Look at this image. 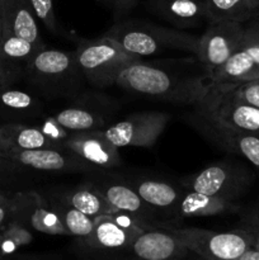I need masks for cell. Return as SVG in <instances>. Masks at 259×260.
I'll list each match as a JSON object with an SVG mask.
<instances>
[{
  "label": "cell",
  "mask_w": 259,
  "mask_h": 260,
  "mask_svg": "<svg viewBox=\"0 0 259 260\" xmlns=\"http://www.w3.org/2000/svg\"><path fill=\"white\" fill-rule=\"evenodd\" d=\"M15 193H9V192H5V190L0 189V205H4V203L10 202V201L14 198Z\"/></svg>",
  "instance_id": "cell-40"
},
{
  "label": "cell",
  "mask_w": 259,
  "mask_h": 260,
  "mask_svg": "<svg viewBox=\"0 0 259 260\" xmlns=\"http://www.w3.org/2000/svg\"><path fill=\"white\" fill-rule=\"evenodd\" d=\"M170 116L161 112H142L126 117L103 129V135L116 147H151L164 132Z\"/></svg>",
  "instance_id": "cell-9"
},
{
  "label": "cell",
  "mask_w": 259,
  "mask_h": 260,
  "mask_svg": "<svg viewBox=\"0 0 259 260\" xmlns=\"http://www.w3.org/2000/svg\"><path fill=\"white\" fill-rule=\"evenodd\" d=\"M52 117L60 126L70 132H86L103 129L104 119L95 112L81 107H69L55 113Z\"/></svg>",
  "instance_id": "cell-27"
},
{
  "label": "cell",
  "mask_w": 259,
  "mask_h": 260,
  "mask_svg": "<svg viewBox=\"0 0 259 260\" xmlns=\"http://www.w3.org/2000/svg\"><path fill=\"white\" fill-rule=\"evenodd\" d=\"M244 35V24L222 22L208 24L200 37L197 57L202 63L206 79L211 81L216 73L233 56L240 45Z\"/></svg>",
  "instance_id": "cell-8"
},
{
  "label": "cell",
  "mask_w": 259,
  "mask_h": 260,
  "mask_svg": "<svg viewBox=\"0 0 259 260\" xmlns=\"http://www.w3.org/2000/svg\"><path fill=\"white\" fill-rule=\"evenodd\" d=\"M239 208L235 201L212 197L193 190H183L173 215L178 217H206L235 212Z\"/></svg>",
  "instance_id": "cell-21"
},
{
  "label": "cell",
  "mask_w": 259,
  "mask_h": 260,
  "mask_svg": "<svg viewBox=\"0 0 259 260\" xmlns=\"http://www.w3.org/2000/svg\"><path fill=\"white\" fill-rule=\"evenodd\" d=\"M114 84L130 93L175 104H190L196 108L216 101L228 89L197 76H179L164 69L134 61L116 76Z\"/></svg>",
  "instance_id": "cell-1"
},
{
  "label": "cell",
  "mask_w": 259,
  "mask_h": 260,
  "mask_svg": "<svg viewBox=\"0 0 259 260\" xmlns=\"http://www.w3.org/2000/svg\"><path fill=\"white\" fill-rule=\"evenodd\" d=\"M63 149L99 169H111L121 164L118 147L106 139L103 129L73 132L63 144Z\"/></svg>",
  "instance_id": "cell-14"
},
{
  "label": "cell",
  "mask_w": 259,
  "mask_h": 260,
  "mask_svg": "<svg viewBox=\"0 0 259 260\" xmlns=\"http://www.w3.org/2000/svg\"><path fill=\"white\" fill-rule=\"evenodd\" d=\"M187 248L206 260H238L253 246L250 233L245 229L217 233L203 229H169Z\"/></svg>",
  "instance_id": "cell-5"
},
{
  "label": "cell",
  "mask_w": 259,
  "mask_h": 260,
  "mask_svg": "<svg viewBox=\"0 0 259 260\" xmlns=\"http://www.w3.org/2000/svg\"><path fill=\"white\" fill-rule=\"evenodd\" d=\"M42 104L27 91L10 86L0 89V117L9 119H24L38 116Z\"/></svg>",
  "instance_id": "cell-25"
},
{
  "label": "cell",
  "mask_w": 259,
  "mask_h": 260,
  "mask_svg": "<svg viewBox=\"0 0 259 260\" xmlns=\"http://www.w3.org/2000/svg\"><path fill=\"white\" fill-rule=\"evenodd\" d=\"M258 2H259V0H258Z\"/></svg>",
  "instance_id": "cell-44"
},
{
  "label": "cell",
  "mask_w": 259,
  "mask_h": 260,
  "mask_svg": "<svg viewBox=\"0 0 259 260\" xmlns=\"http://www.w3.org/2000/svg\"><path fill=\"white\" fill-rule=\"evenodd\" d=\"M147 7L178 28L196 27L206 20L203 0H147Z\"/></svg>",
  "instance_id": "cell-20"
},
{
  "label": "cell",
  "mask_w": 259,
  "mask_h": 260,
  "mask_svg": "<svg viewBox=\"0 0 259 260\" xmlns=\"http://www.w3.org/2000/svg\"><path fill=\"white\" fill-rule=\"evenodd\" d=\"M244 229L250 233L251 239H253V248L259 253V218H256L253 215L246 221V225Z\"/></svg>",
  "instance_id": "cell-36"
},
{
  "label": "cell",
  "mask_w": 259,
  "mask_h": 260,
  "mask_svg": "<svg viewBox=\"0 0 259 260\" xmlns=\"http://www.w3.org/2000/svg\"><path fill=\"white\" fill-rule=\"evenodd\" d=\"M17 215L15 218L27 228L48 235H70L58 217L52 202L35 190L17 193Z\"/></svg>",
  "instance_id": "cell-13"
},
{
  "label": "cell",
  "mask_w": 259,
  "mask_h": 260,
  "mask_svg": "<svg viewBox=\"0 0 259 260\" xmlns=\"http://www.w3.org/2000/svg\"><path fill=\"white\" fill-rule=\"evenodd\" d=\"M38 127L42 129L45 136L51 142V146L58 147V149H63V144L70 137V135L73 134V132L63 128L62 126H60L52 117H48V118L43 119L42 123Z\"/></svg>",
  "instance_id": "cell-32"
},
{
  "label": "cell",
  "mask_w": 259,
  "mask_h": 260,
  "mask_svg": "<svg viewBox=\"0 0 259 260\" xmlns=\"http://www.w3.org/2000/svg\"><path fill=\"white\" fill-rule=\"evenodd\" d=\"M238 260H259V253L251 246Z\"/></svg>",
  "instance_id": "cell-39"
},
{
  "label": "cell",
  "mask_w": 259,
  "mask_h": 260,
  "mask_svg": "<svg viewBox=\"0 0 259 260\" xmlns=\"http://www.w3.org/2000/svg\"><path fill=\"white\" fill-rule=\"evenodd\" d=\"M131 249L141 260H172L187 251L170 230H144L132 241Z\"/></svg>",
  "instance_id": "cell-16"
},
{
  "label": "cell",
  "mask_w": 259,
  "mask_h": 260,
  "mask_svg": "<svg viewBox=\"0 0 259 260\" xmlns=\"http://www.w3.org/2000/svg\"><path fill=\"white\" fill-rule=\"evenodd\" d=\"M40 47L33 43L7 33L0 42V71L10 85L24 78L33 55Z\"/></svg>",
  "instance_id": "cell-17"
},
{
  "label": "cell",
  "mask_w": 259,
  "mask_h": 260,
  "mask_svg": "<svg viewBox=\"0 0 259 260\" xmlns=\"http://www.w3.org/2000/svg\"><path fill=\"white\" fill-rule=\"evenodd\" d=\"M20 169L48 173L91 172L95 168L66 149L45 147L36 150L12 149L7 155Z\"/></svg>",
  "instance_id": "cell-10"
},
{
  "label": "cell",
  "mask_w": 259,
  "mask_h": 260,
  "mask_svg": "<svg viewBox=\"0 0 259 260\" xmlns=\"http://www.w3.org/2000/svg\"><path fill=\"white\" fill-rule=\"evenodd\" d=\"M36 18L47 28L50 32L58 35L60 25L56 18L52 0H28Z\"/></svg>",
  "instance_id": "cell-30"
},
{
  "label": "cell",
  "mask_w": 259,
  "mask_h": 260,
  "mask_svg": "<svg viewBox=\"0 0 259 260\" xmlns=\"http://www.w3.org/2000/svg\"><path fill=\"white\" fill-rule=\"evenodd\" d=\"M101 2L113 10L116 15H124L136 7L139 0H101Z\"/></svg>",
  "instance_id": "cell-34"
},
{
  "label": "cell",
  "mask_w": 259,
  "mask_h": 260,
  "mask_svg": "<svg viewBox=\"0 0 259 260\" xmlns=\"http://www.w3.org/2000/svg\"><path fill=\"white\" fill-rule=\"evenodd\" d=\"M93 185L116 208L117 212L127 213L139 221H144V218L151 215L154 211L144 202L130 182L108 178L103 182L94 183Z\"/></svg>",
  "instance_id": "cell-18"
},
{
  "label": "cell",
  "mask_w": 259,
  "mask_h": 260,
  "mask_svg": "<svg viewBox=\"0 0 259 260\" xmlns=\"http://www.w3.org/2000/svg\"><path fill=\"white\" fill-rule=\"evenodd\" d=\"M2 129L13 149L36 150L52 147L51 142L38 126H28L19 122H8L2 124Z\"/></svg>",
  "instance_id": "cell-26"
},
{
  "label": "cell",
  "mask_w": 259,
  "mask_h": 260,
  "mask_svg": "<svg viewBox=\"0 0 259 260\" xmlns=\"http://www.w3.org/2000/svg\"><path fill=\"white\" fill-rule=\"evenodd\" d=\"M7 20L8 33L23 38L37 47H45L41 37L38 19L28 0H0Z\"/></svg>",
  "instance_id": "cell-19"
},
{
  "label": "cell",
  "mask_w": 259,
  "mask_h": 260,
  "mask_svg": "<svg viewBox=\"0 0 259 260\" xmlns=\"http://www.w3.org/2000/svg\"><path fill=\"white\" fill-rule=\"evenodd\" d=\"M52 205L70 235L85 239L93 233L95 218L76 210L62 200L52 201Z\"/></svg>",
  "instance_id": "cell-28"
},
{
  "label": "cell",
  "mask_w": 259,
  "mask_h": 260,
  "mask_svg": "<svg viewBox=\"0 0 259 260\" xmlns=\"http://www.w3.org/2000/svg\"><path fill=\"white\" fill-rule=\"evenodd\" d=\"M74 55L80 73L95 86L112 85L124 66L140 61L124 52L116 41L106 36L83 41Z\"/></svg>",
  "instance_id": "cell-3"
},
{
  "label": "cell",
  "mask_w": 259,
  "mask_h": 260,
  "mask_svg": "<svg viewBox=\"0 0 259 260\" xmlns=\"http://www.w3.org/2000/svg\"><path fill=\"white\" fill-rule=\"evenodd\" d=\"M17 208H18V202H17V193H15L14 198H13L10 202L4 203V205H0V231L13 220L15 218L17 215Z\"/></svg>",
  "instance_id": "cell-33"
},
{
  "label": "cell",
  "mask_w": 259,
  "mask_h": 260,
  "mask_svg": "<svg viewBox=\"0 0 259 260\" xmlns=\"http://www.w3.org/2000/svg\"><path fill=\"white\" fill-rule=\"evenodd\" d=\"M197 112L226 128L259 136V108L235 101L228 91Z\"/></svg>",
  "instance_id": "cell-11"
},
{
  "label": "cell",
  "mask_w": 259,
  "mask_h": 260,
  "mask_svg": "<svg viewBox=\"0 0 259 260\" xmlns=\"http://www.w3.org/2000/svg\"><path fill=\"white\" fill-rule=\"evenodd\" d=\"M30 240H32V235L29 233V228H27L17 218H13L0 231V243L3 245H10L13 248H17V246L30 243Z\"/></svg>",
  "instance_id": "cell-29"
},
{
  "label": "cell",
  "mask_w": 259,
  "mask_h": 260,
  "mask_svg": "<svg viewBox=\"0 0 259 260\" xmlns=\"http://www.w3.org/2000/svg\"><path fill=\"white\" fill-rule=\"evenodd\" d=\"M249 184L246 169L229 162H216L183 180L184 189L230 201L238 200Z\"/></svg>",
  "instance_id": "cell-7"
},
{
  "label": "cell",
  "mask_w": 259,
  "mask_h": 260,
  "mask_svg": "<svg viewBox=\"0 0 259 260\" xmlns=\"http://www.w3.org/2000/svg\"><path fill=\"white\" fill-rule=\"evenodd\" d=\"M61 200L93 218L117 213L116 208L93 184L79 185L66 192Z\"/></svg>",
  "instance_id": "cell-24"
},
{
  "label": "cell",
  "mask_w": 259,
  "mask_h": 260,
  "mask_svg": "<svg viewBox=\"0 0 259 260\" xmlns=\"http://www.w3.org/2000/svg\"><path fill=\"white\" fill-rule=\"evenodd\" d=\"M104 215L95 217L93 233L85 238V241L93 248L122 249L131 246L139 234L145 230L137 222V218L128 215Z\"/></svg>",
  "instance_id": "cell-12"
},
{
  "label": "cell",
  "mask_w": 259,
  "mask_h": 260,
  "mask_svg": "<svg viewBox=\"0 0 259 260\" xmlns=\"http://www.w3.org/2000/svg\"><path fill=\"white\" fill-rule=\"evenodd\" d=\"M195 119L197 121L196 127L213 144L231 154L243 156L259 169V136L226 128L206 118L198 112Z\"/></svg>",
  "instance_id": "cell-15"
},
{
  "label": "cell",
  "mask_w": 259,
  "mask_h": 260,
  "mask_svg": "<svg viewBox=\"0 0 259 260\" xmlns=\"http://www.w3.org/2000/svg\"><path fill=\"white\" fill-rule=\"evenodd\" d=\"M103 36L116 41L122 50L136 60L170 50L197 56L200 37L139 20H124L109 28Z\"/></svg>",
  "instance_id": "cell-2"
},
{
  "label": "cell",
  "mask_w": 259,
  "mask_h": 260,
  "mask_svg": "<svg viewBox=\"0 0 259 260\" xmlns=\"http://www.w3.org/2000/svg\"><path fill=\"white\" fill-rule=\"evenodd\" d=\"M256 79H259V14L244 24L240 45L211 81L231 90L240 84Z\"/></svg>",
  "instance_id": "cell-6"
},
{
  "label": "cell",
  "mask_w": 259,
  "mask_h": 260,
  "mask_svg": "<svg viewBox=\"0 0 259 260\" xmlns=\"http://www.w3.org/2000/svg\"><path fill=\"white\" fill-rule=\"evenodd\" d=\"M130 184L135 188L149 207L155 211H164L169 213H173L183 192L170 183L151 178L131 180Z\"/></svg>",
  "instance_id": "cell-23"
},
{
  "label": "cell",
  "mask_w": 259,
  "mask_h": 260,
  "mask_svg": "<svg viewBox=\"0 0 259 260\" xmlns=\"http://www.w3.org/2000/svg\"><path fill=\"white\" fill-rule=\"evenodd\" d=\"M8 86H12L9 84V81L5 79V76L3 75L2 71H0V89H4V88H8Z\"/></svg>",
  "instance_id": "cell-41"
},
{
  "label": "cell",
  "mask_w": 259,
  "mask_h": 260,
  "mask_svg": "<svg viewBox=\"0 0 259 260\" xmlns=\"http://www.w3.org/2000/svg\"><path fill=\"white\" fill-rule=\"evenodd\" d=\"M0 260H5V256H4V254H3L2 250H0Z\"/></svg>",
  "instance_id": "cell-42"
},
{
  "label": "cell",
  "mask_w": 259,
  "mask_h": 260,
  "mask_svg": "<svg viewBox=\"0 0 259 260\" xmlns=\"http://www.w3.org/2000/svg\"><path fill=\"white\" fill-rule=\"evenodd\" d=\"M228 94L235 101L259 108V79L240 84L229 90Z\"/></svg>",
  "instance_id": "cell-31"
},
{
  "label": "cell",
  "mask_w": 259,
  "mask_h": 260,
  "mask_svg": "<svg viewBox=\"0 0 259 260\" xmlns=\"http://www.w3.org/2000/svg\"><path fill=\"white\" fill-rule=\"evenodd\" d=\"M79 74L74 52L42 47L33 55L24 78L45 93L62 94L78 84Z\"/></svg>",
  "instance_id": "cell-4"
},
{
  "label": "cell",
  "mask_w": 259,
  "mask_h": 260,
  "mask_svg": "<svg viewBox=\"0 0 259 260\" xmlns=\"http://www.w3.org/2000/svg\"><path fill=\"white\" fill-rule=\"evenodd\" d=\"M208 24L235 22L245 24L259 14L258 0H203Z\"/></svg>",
  "instance_id": "cell-22"
},
{
  "label": "cell",
  "mask_w": 259,
  "mask_h": 260,
  "mask_svg": "<svg viewBox=\"0 0 259 260\" xmlns=\"http://www.w3.org/2000/svg\"><path fill=\"white\" fill-rule=\"evenodd\" d=\"M12 149L13 147L10 146V144L8 142V140L5 139L4 132H3V129H2V124H0V154H2L3 156H7L8 152H9Z\"/></svg>",
  "instance_id": "cell-37"
},
{
  "label": "cell",
  "mask_w": 259,
  "mask_h": 260,
  "mask_svg": "<svg viewBox=\"0 0 259 260\" xmlns=\"http://www.w3.org/2000/svg\"><path fill=\"white\" fill-rule=\"evenodd\" d=\"M20 170L22 169H20L14 161H12V160L8 159L7 156H3V155L0 154V182L14 177V175H17Z\"/></svg>",
  "instance_id": "cell-35"
},
{
  "label": "cell",
  "mask_w": 259,
  "mask_h": 260,
  "mask_svg": "<svg viewBox=\"0 0 259 260\" xmlns=\"http://www.w3.org/2000/svg\"><path fill=\"white\" fill-rule=\"evenodd\" d=\"M254 216H255V217H256V218H259V211H258V212H256V213H255V215H254Z\"/></svg>",
  "instance_id": "cell-43"
},
{
  "label": "cell",
  "mask_w": 259,
  "mask_h": 260,
  "mask_svg": "<svg viewBox=\"0 0 259 260\" xmlns=\"http://www.w3.org/2000/svg\"><path fill=\"white\" fill-rule=\"evenodd\" d=\"M8 33V27H7V20H5L4 10H3L2 4H0V42L3 41V38L7 36Z\"/></svg>",
  "instance_id": "cell-38"
}]
</instances>
